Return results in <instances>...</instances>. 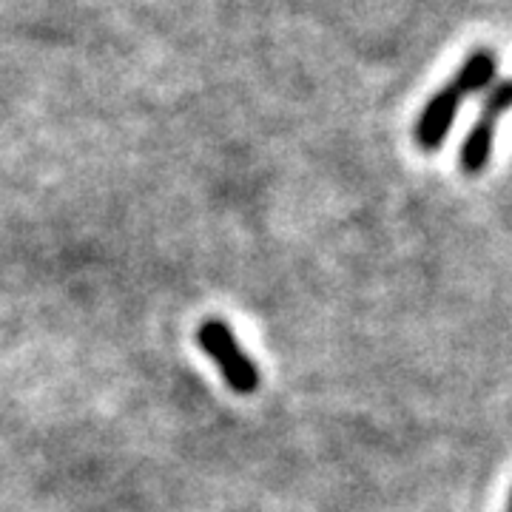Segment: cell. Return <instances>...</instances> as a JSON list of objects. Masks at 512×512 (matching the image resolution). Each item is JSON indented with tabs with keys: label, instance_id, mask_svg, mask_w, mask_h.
Returning <instances> with one entry per match:
<instances>
[{
	"label": "cell",
	"instance_id": "1",
	"mask_svg": "<svg viewBox=\"0 0 512 512\" xmlns=\"http://www.w3.org/2000/svg\"><path fill=\"white\" fill-rule=\"evenodd\" d=\"M495 72H498V57L490 49H476L467 57L461 63V69L453 74V80L447 86H441L439 92L427 100V106L421 109L416 128H413L416 146L421 151H439L453 123H456L461 103L481 89H490Z\"/></svg>",
	"mask_w": 512,
	"mask_h": 512
},
{
	"label": "cell",
	"instance_id": "2",
	"mask_svg": "<svg viewBox=\"0 0 512 512\" xmlns=\"http://www.w3.org/2000/svg\"><path fill=\"white\" fill-rule=\"evenodd\" d=\"M197 345L202 353L217 365L225 384L239 393V396H251L259 387V370L254 359L239 348L234 330L228 328L220 319H205L197 330Z\"/></svg>",
	"mask_w": 512,
	"mask_h": 512
},
{
	"label": "cell",
	"instance_id": "3",
	"mask_svg": "<svg viewBox=\"0 0 512 512\" xmlns=\"http://www.w3.org/2000/svg\"><path fill=\"white\" fill-rule=\"evenodd\" d=\"M507 111H512V77L490 86V92H487L484 103H481V114H478L476 126L470 128L467 140L461 143V171L464 174L476 177V174H481L490 165L495 131H498V123H501V117Z\"/></svg>",
	"mask_w": 512,
	"mask_h": 512
}]
</instances>
